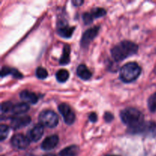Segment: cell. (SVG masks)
I'll return each mask as SVG.
<instances>
[{
  "mask_svg": "<svg viewBox=\"0 0 156 156\" xmlns=\"http://www.w3.org/2000/svg\"><path fill=\"white\" fill-rule=\"evenodd\" d=\"M137 51V44L131 41H125L120 42L111 50V55L116 61H121L134 55Z\"/></svg>",
  "mask_w": 156,
  "mask_h": 156,
  "instance_id": "obj_1",
  "label": "cell"
},
{
  "mask_svg": "<svg viewBox=\"0 0 156 156\" xmlns=\"http://www.w3.org/2000/svg\"><path fill=\"white\" fill-rule=\"evenodd\" d=\"M120 119L129 129L137 127L144 123L143 114L136 108H126L120 112Z\"/></svg>",
  "mask_w": 156,
  "mask_h": 156,
  "instance_id": "obj_2",
  "label": "cell"
},
{
  "mask_svg": "<svg viewBox=\"0 0 156 156\" xmlns=\"http://www.w3.org/2000/svg\"><path fill=\"white\" fill-rule=\"evenodd\" d=\"M141 73V68L136 62H128L122 66L120 71V77L123 82L129 83L135 81Z\"/></svg>",
  "mask_w": 156,
  "mask_h": 156,
  "instance_id": "obj_3",
  "label": "cell"
},
{
  "mask_svg": "<svg viewBox=\"0 0 156 156\" xmlns=\"http://www.w3.org/2000/svg\"><path fill=\"white\" fill-rule=\"evenodd\" d=\"M129 133L133 134H141L146 137H155L156 136V123L149 121L143 123L137 127L129 129Z\"/></svg>",
  "mask_w": 156,
  "mask_h": 156,
  "instance_id": "obj_4",
  "label": "cell"
},
{
  "mask_svg": "<svg viewBox=\"0 0 156 156\" xmlns=\"http://www.w3.org/2000/svg\"><path fill=\"white\" fill-rule=\"evenodd\" d=\"M39 121L42 126L48 128H54L57 126L59 118L55 112L50 110H46L40 114Z\"/></svg>",
  "mask_w": 156,
  "mask_h": 156,
  "instance_id": "obj_5",
  "label": "cell"
},
{
  "mask_svg": "<svg viewBox=\"0 0 156 156\" xmlns=\"http://www.w3.org/2000/svg\"><path fill=\"white\" fill-rule=\"evenodd\" d=\"M58 109H59V113L63 117L66 123L71 125L74 123L76 116H75L74 112L72 111L71 108L68 105H66V104H61L58 107Z\"/></svg>",
  "mask_w": 156,
  "mask_h": 156,
  "instance_id": "obj_6",
  "label": "cell"
},
{
  "mask_svg": "<svg viewBox=\"0 0 156 156\" xmlns=\"http://www.w3.org/2000/svg\"><path fill=\"white\" fill-rule=\"evenodd\" d=\"M12 146L18 149H24L30 144V140L27 136H24L22 134H15L11 139Z\"/></svg>",
  "mask_w": 156,
  "mask_h": 156,
  "instance_id": "obj_7",
  "label": "cell"
},
{
  "mask_svg": "<svg viewBox=\"0 0 156 156\" xmlns=\"http://www.w3.org/2000/svg\"><path fill=\"white\" fill-rule=\"evenodd\" d=\"M99 31V27H93L91 28L88 29L85 33L83 34L81 40V45L82 47H87L88 44L95 38Z\"/></svg>",
  "mask_w": 156,
  "mask_h": 156,
  "instance_id": "obj_8",
  "label": "cell"
},
{
  "mask_svg": "<svg viewBox=\"0 0 156 156\" xmlns=\"http://www.w3.org/2000/svg\"><path fill=\"white\" fill-rule=\"evenodd\" d=\"M31 121V118L29 116H19L12 118L11 120V126L14 129H18L27 126Z\"/></svg>",
  "mask_w": 156,
  "mask_h": 156,
  "instance_id": "obj_9",
  "label": "cell"
},
{
  "mask_svg": "<svg viewBox=\"0 0 156 156\" xmlns=\"http://www.w3.org/2000/svg\"><path fill=\"white\" fill-rule=\"evenodd\" d=\"M44 133V126L39 123L37 124L27 133V138L30 141L37 142L40 140Z\"/></svg>",
  "mask_w": 156,
  "mask_h": 156,
  "instance_id": "obj_10",
  "label": "cell"
},
{
  "mask_svg": "<svg viewBox=\"0 0 156 156\" xmlns=\"http://www.w3.org/2000/svg\"><path fill=\"white\" fill-rule=\"evenodd\" d=\"M59 142V137L56 135H51L47 136L45 140L43 141L41 144V148L45 151H49L53 149L56 146Z\"/></svg>",
  "mask_w": 156,
  "mask_h": 156,
  "instance_id": "obj_11",
  "label": "cell"
},
{
  "mask_svg": "<svg viewBox=\"0 0 156 156\" xmlns=\"http://www.w3.org/2000/svg\"><path fill=\"white\" fill-rule=\"evenodd\" d=\"M20 98L22 101H24V103L26 104H31L34 105L37 102L38 98L34 93L30 92L27 90H24L20 93Z\"/></svg>",
  "mask_w": 156,
  "mask_h": 156,
  "instance_id": "obj_12",
  "label": "cell"
},
{
  "mask_svg": "<svg viewBox=\"0 0 156 156\" xmlns=\"http://www.w3.org/2000/svg\"><path fill=\"white\" fill-rule=\"evenodd\" d=\"M74 27H69L68 24H59L57 29V33L59 36L62 37L69 38L73 35V31H74Z\"/></svg>",
  "mask_w": 156,
  "mask_h": 156,
  "instance_id": "obj_13",
  "label": "cell"
},
{
  "mask_svg": "<svg viewBox=\"0 0 156 156\" xmlns=\"http://www.w3.org/2000/svg\"><path fill=\"white\" fill-rule=\"evenodd\" d=\"M76 72H77L78 76L83 80H88L92 76L91 71L87 68L86 66L83 65V64H81L78 66Z\"/></svg>",
  "mask_w": 156,
  "mask_h": 156,
  "instance_id": "obj_14",
  "label": "cell"
},
{
  "mask_svg": "<svg viewBox=\"0 0 156 156\" xmlns=\"http://www.w3.org/2000/svg\"><path fill=\"white\" fill-rule=\"evenodd\" d=\"M79 153V148L77 146H69L59 152V156H77Z\"/></svg>",
  "mask_w": 156,
  "mask_h": 156,
  "instance_id": "obj_15",
  "label": "cell"
},
{
  "mask_svg": "<svg viewBox=\"0 0 156 156\" xmlns=\"http://www.w3.org/2000/svg\"><path fill=\"white\" fill-rule=\"evenodd\" d=\"M29 110V105L26 103H20L17 105H14L13 108H12V113L15 115H19V114H24L27 112Z\"/></svg>",
  "mask_w": 156,
  "mask_h": 156,
  "instance_id": "obj_16",
  "label": "cell"
},
{
  "mask_svg": "<svg viewBox=\"0 0 156 156\" xmlns=\"http://www.w3.org/2000/svg\"><path fill=\"white\" fill-rule=\"evenodd\" d=\"M70 61V47L68 44H66L63 47V50H62V57L60 58L59 63L61 65H66Z\"/></svg>",
  "mask_w": 156,
  "mask_h": 156,
  "instance_id": "obj_17",
  "label": "cell"
},
{
  "mask_svg": "<svg viewBox=\"0 0 156 156\" xmlns=\"http://www.w3.org/2000/svg\"><path fill=\"white\" fill-rule=\"evenodd\" d=\"M69 77V73L66 69H59L56 73V78L59 82H65L66 81L68 80Z\"/></svg>",
  "mask_w": 156,
  "mask_h": 156,
  "instance_id": "obj_18",
  "label": "cell"
},
{
  "mask_svg": "<svg viewBox=\"0 0 156 156\" xmlns=\"http://www.w3.org/2000/svg\"><path fill=\"white\" fill-rule=\"evenodd\" d=\"M148 108L151 112L156 111V92L153 93L148 99Z\"/></svg>",
  "mask_w": 156,
  "mask_h": 156,
  "instance_id": "obj_19",
  "label": "cell"
},
{
  "mask_svg": "<svg viewBox=\"0 0 156 156\" xmlns=\"http://www.w3.org/2000/svg\"><path fill=\"white\" fill-rule=\"evenodd\" d=\"M14 105L10 101L3 102L1 105V111L2 113L12 112Z\"/></svg>",
  "mask_w": 156,
  "mask_h": 156,
  "instance_id": "obj_20",
  "label": "cell"
},
{
  "mask_svg": "<svg viewBox=\"0 0 156 156\" xmlns=\"http://www.w3.org/2000/svg\"><path fill=\"white\" fill-rule=\"evenodd\" d=\"M91 13L92 14L94 18H98L106 15V11L104 9H102V8H95V9H92Z\"/></svg>",
  "mask_w": 156,
  "mask_h": 156,
  "instance_id": "obj_21",
  "label": "cell"
},
{
  "mask_svg": "<svg viewBox=\"0 0 156 156\" xmlns=\"http://www.w3.org/2000/svg\"><path fill=\"white\" fill-rule=\"evenodd\" d=\"M47 71L43 67H38L36 69V76L40 79H44L47 77Z\"/></svg>",
  "mask_w": 156,
  "mask_h": 156,
  "instance_id": "obj_22",
  "label": "cell"
},
{
  "mask_svg": "<svg viewBox=\"0 0 156 156\" xmlns=\"http://www.w3.org/2000/svg\"><path fill=\"white\" fill-rule=\"evenodd\" d=\"M9 132V129L6 125L2 124L1 126H0V140H1V141H3V140L7 137Z\"/></svg>",
  "mask_w": 156,
  "mask_h": 156,
  "instance_id": "obj_23",
  "label": "cell"
},
{
  "mask_svg": "<svg viewBox=\"0 0 156 156\" xmlns=\"http://www.w3.org/2000/svg\"><path fill=\"white\" fill-rule=\"evenodd\" d=\"M93 19H94V17L91 12H85L82 15V20L85 24H90L92 23Z\"/></svg>",
  "mask_w": 156,
  "mask_h": 156,
  "instance_id": "obj_24",
  "label": "cell"
},
{
  "mask_svg": "<svg viewBox=\"0 0 156 156\" xmlns=\"http://www.w3.org/2000/svg\"><path fill=\"white\" fill-rule=\"evenodd\" d=\"M14 69H10L9 67L3 66L1 70V76L4 77V76H8V75H12L13 73Z\"/></svg>",
  "mask_w": 156,
  "mask_h": 156,
  "instance_id": "obj_25",
  "label": "cell"
},
{
  "mask_svg": "<svg viewBox=\"0 0 156 156\" xmlns=\"http://www.w3.org/2000/svg\"><path fill=\"white\" fill-rule=\"evenodd\" d=\"M104 118H105L106 122H111L114 120V116H113V114L111 113L106 112L105 114V116H104Z\"/></svg>",
  "mask_w": 156,
  "mask_h": 156,
  "instance_id": "obj_26",
  "label": "cell"
},
{
  "mask_svg": "<svg viewBox=\"0 0 156 156\" xmlns=\"http://www.w3.org/2000/svg\"><path fill=\"white\" fill-rule=\"evenodd\" d=\"M88 118H89V120H91L92 123H95V122L97 121V119H98L97 114H96L95 113H91V114H89Z\"/></svg>",
  "mask_w": 156,
  "mask_h": 156,
  "instance_id": "obj_27",
  "label": "cell"
},
{
  "mask_svg": "<svg viewBox=\"0 0 156 156\" xmlns=\"http://www.w3.org/2000/svg\"><path fill=\"white\" fill-rule=\"evenodd\" d=\"M82 3H83V1L82 0H73V4L75 6H80Z\"/></svg>",
  "mask_w": 156,
  "mask_h": 156,
  "instance_id": "obj_28",
  "label": "cell"
},
{
  "mask_svg": "<svg viewBox=\"0 0 156 156\" xmlns=\"http://www.w3.org/2000/svg\"><path fill=\"white\" fill-rule=\"evenodd\" d=\"M43 156H56V155H53V154H47V155H44Z\"/></svg>",
  "mask_w": 156,
  "mask_h": 156,
  "instance_id": "obj_29",
  "label": "cell"
},
{
  "mask_svg": "<svg viewBox=\"0 0 156 156\" xmlns=\"http://www.w3.org/2000/svg\"><path fill=\"white\" fill-rule=\"evenodd\" d=\"M106 156H118V155H108Z\"/></svg>",
  "mask_w": 156,
  "mask_h": 156,
  "instance_id": "obj_30",
  "label": "cell"
}]
</instances>
